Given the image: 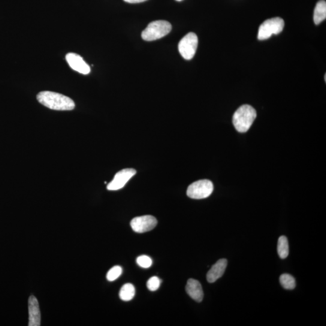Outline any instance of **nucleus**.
Instances as JSON below:
<instances>
[{
    "instance_id": "nucleus-1",
    "label": "nucleus",
    "mask_w": 326,
    "mask_h": 326,
    "mask_svg": "<svg viewBox=\"0 0 326 326\" xmlns=\"http://www.w3.org/2000/svg\"><path fill=\"white\" fill-rule=\"evenodd\" d=\"M37 99L41 104L51 110L70 111L75 107L74 101L68 97L48 91L39 93L37 95Z\"/></svg>"
},
{
    "instance_id": "nucleus-2",
    "label": "nucleus",
    "mask_w": 326,
    "mask_h": 326,
    "mask_svg": "<svg viewBox=\"0 0 326 326\" xmlns=\"http://www.w3.org/2000/svg\"><path fill=\"white\" fill-rule=\"evenodd\" d=\"M257 117L255 109L249 105H243L238 108L232 117V123L238 132L249 131Z\"/></svg>"
},
{
    "instance_id": "nucleus-3",
    "label": "nucleus",
    "mask_w": 326,
    "mask_h": 326,
    "mask_svg": "<svg viewBox=\"0 0 326 326\" xmlns=\"http://www.w3.org/2000/svg\"><path fill=\"white\" fill-rule=\"evenodd\" d=\"M172 30V25L168 21L158 20L153 21L141 33L143 40L152 41L165 37Z\"/></svg>"
},
{
    "instance_id": "nucleus-4",
    "label": "nucleus",
    "mask_w": 326,
    "mask_h": 326,
    "mask_svg": "<svg viewBox=\"0 0 326 326\" xmlns=\"http://www.w3.org/2000/svg\"><path fill=\"white\" fill-rule=\"evenodd\" d=\"M285 22L282 18L276 17L264 21L259 27L258 39L265 40L270 38L273 35H278L282 32Z\"/></svg>"
},
{
    "instance_id": "nucleus-5",
    "label": "nucleus",
    "mask_w": 326,
    "mask_h": 326,
    "mask_svg": "<svg viewBox=\"0 0 326 326\" xmlns=\"http://www.w3.org/2000/svg\"><path fill=\"white\" fill-rule=\"evenodd\" d=\"M213 191V184L211 181L202 180L190 184L187 190L189 198L201 199L208 198Z\"/></svg>"
},
{
    "instance_id": "nucleus-6",
    "label": "nucleus",
    "mask_w": 326,
    "mask_h": 326,
    "mask_svg": "<svg viewBox=\"0 0 326 326\" xmlns=\"http://www.w3.org/2000/svg\"><path fill=\"white\" fill-rule=\"evenodd\" d=\"M198 45V36L195 33L190 32L181 39L178 44V50L184 59L190 60L194 57Z\"/></svg>"
},
{
    "instance_id": "nucleus-7",
    "label": "nucleus",
    "mask_w": 326,
    "mask_h": 326,
    "mask_svg": "<svg viewBox=\"0 0 326 326\" xmlns=\"http://www.w3.org/2000/svg\"><path fill=\"white\" fill-rule=\"evenodd\" d=\"M156 225V219L150 215L136 217L131 222L132 229L138 233L152 230Z\"/></svg>"
},
{
    "instance_id": "nucleus-8",
    "label": "nucleus",
    "mask_w": 326,
    "mask_h": 326,
    "mask_svg": "<svg viewBox=\"0 0 326 326\" xmlns=\"http://www.w3.org/2000/svg\"><path fill=\"white\" fill-rule=\"evenodd\" d=\"M135 174L136 171L134 169H123V170L117 172L115 175L113 180L108 184L107 189L117 190L122 189Z\"/></svg>"
},
{
    "instance_id": "nucleus-9",
    "label": "nucleus",
    "mask_w": 326,
    "mask_h": 326,
    "mask_svg": "<svg viewBox=\"0 0 326 326\" xmlns=\"http://www.w3.org/2000/svg\"><path fill=\"white\" fill-rule=\"evenodd\" d=\"M65 57L69 66L74 71L83 74L90 73L91 71L90 66L78 54L70 53L66 54Z\"/></svg>"
},
{
    "instance_id": "nucleus-10",
    "label": "nucleus",
    "mask_w": 326,
    "mask_h": 326,
    "mask_svg": "<svg viewBox=\"0 0 326 326\" xmlns=\"http://www.w3.org/2000/svg\"><path fill=\"white\" fill-rule=\"evenodd\" d=\"M29 326H39L41 325V312L37 299L31 295L29 298Z\"/></svg>"
},
{
    "instance_id": "nucleus-11",
    "label": "nucleus",
    "mask_w": 326,
    "mask_h": 326,
    "mask_svg": "<svg viewBox=\"0 0 326 326\" xmlns=\"http://www.w3.org/2000/svg\"><path fill=\"white\" fill-rule=\"evenodd\" d=\"M228 262L225 259L219 260L215 264L212 266L207 274V279L209 283L215 282L216 280L222 277L225 273Z\"/></svg>"
},
{
    "instance_id": "nucleus-12",
    "label": "nucleus",
    "mask_w": 326,
    "mask_h": 326,
    "mask_svg": "<svg viewBox=\"0 0 326 326\" xmlns=\"http://www.w3.org/2000/svg\"><path fill=\"white\" fill-rule=\"evenodd\" d=\"M186 290L190 297L199 303L203 300V290L198 280L190 279L187 281Z\"/></svg>"
},
{
    "instance_id": "nucleus-13",
    "label": "nucleus",
    "mask_w": 326,
    "mask_h": 326,
    "mask_svg": "<svg viewBox=\"0 0 326 326\" xmlns=\"http://www.w3.org/2000/svg\"><path fill=\"white\" fill-rule=\"evenodd\" d=\"M326 18V2L324 0H320L316 3L315 10H314L313 21L314 23L318 25L325 20Z\"/></svg>"
},
{
    "instance_id": "nucleus-14",
    "label": "nucleus",
    "mask_w": 326,
    "mask_h": 326,
    "mask_svg": "<svg viewBox=\"0 0 326 326\" xmlns=\"http://www.w3.org/2000/svg\"><path fill=\"white\" fill-rule=\"evenodd\" d=\"M135 294V290L134 285L131 283H126L121 288L119 297L121 300L128 301L134 297Z\"/></svg>"
},
{
    "instance_id": "nucleus-15",
    "label": "nucleus",
    "mask_w": 326,
    "mask_h": 326,
    "mask_svg": "<svg viewBox=\"0 0 326 326\" xmlns=\"http://www.w3.org/2000/svg\"><path fill=\"white\" fill-rule=\"evenodd\" d=\"M277 252L281 259H286L289 255L288 238L285 235L280 236L278 240Z\"/></svg>"
},
{
    "instance_id": "nucleus-16",
    "label": "nucleus",
    "mask_w": 326,
    "mask_h": 326,
    "mask_svg": "<svg viewBox=\"0 0 326 326\" xmlns=\"http://www.w3.org/2000/svg\"><path fill=\"white\" fill-rule=\"evenodd\" d=\"M280 282L284 288L288 290L294 289L296 283L294 277L288 274H283L280 277Z\"/></svg>"
},
{
    "instance_id": "nucleus-17",
    "label": "nucleus",
    "mask_w": 326,
    "mask_h": 326,
    "mask_svg": "<svg viewBox=\"0 0 326 326\" xmlns=\"http://www.w3.org/2000/svg\"><path fill=\"white\" fill-rule=\"evenodd\" d=\"M122 273V268L120 266H115L108 272L107 278L110 282L116 280Z\"/></svg>"
},
{
    "instance_id": "nucleus-18",
    "label": "nucleus",
    "mask_w": 326,
    "mask_h": 326,
    "mask_svg": "<svg viewBox=\"0 0 326 326\" xmlns=\"http://www.w3.org/2000/svg\"><path fill=\"white\" fill-rule=\"evenodd\" d=\"M161 282V281L158 277L156 276L151 277L147 282V288L151 291H155L159 288Z\"/></svg>"
},
{
    "instance_id": "nucleus-19",
    "label": "nucleus",
    "mask_w": 326,
    "mask_h": 326,
    "mask_svg": "<svg viewBox=\"0 0 326 326\" xmlns=\"http://www.w3.org/2000/svg\"><path fill=\"white\" fill-rule=\"evenodd\" d=\"M137 264L143 268H148L152 264V261L149 256H141L137 259Z\"/></svg>"
},
{
    "instance_id": "nucleus-20",
    "label": "nucleus",
    "mask_w": 326,
    "mask_h": 326,
    "mask_svg": "<svg viewBox=\"0 0 326 326\" xmlns=\"http://www.w3.org/2000/svg\"><path fill=\"white\" fill-rule=\"evenodd\" d=\"M123 1H125L126 3H140L144 2L147 1V0H123Z\"/></svg>"
},
{
    "instance_id": "nucleus-21",
    "label": "nucleus",
    "mask_w": 326,
    "mask_h": 326,
    "mask_svg": "<svg viewBox=\"0 0 326 326\" xmlns=\"http://www.w3.org/2000/svg\"><path fill=\"white\" fill-rule=\"evenodd\" d=\"M176 1H177V2H181V1H183V0H176Z\"/></svg>"
}]
</instances>
